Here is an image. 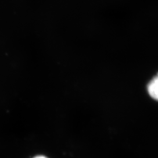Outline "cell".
I'll use <instances>...</instances> for the list:
<instances>
[{
  "instance_id": "6da1fadb",
  "label": "cell",
  "mask_w": 158,
  "mask_h": 158,
  "mask_svg": "<svg viewBox=\"0 0 158 158\" xmlns=\"http://www.w3.org/2000/svg\"><path fill=\"white\" fill-rule=\"evenodd\" d=\"M148 92L149 95L155 100L158 98V78L156 76L148 85Z\"/></svg>"
},
{
  "instance_id": "7a4b0ae2",
  "label": "cell",
  "mask_w": 158,
  "mask_h": 158,
  "mask_svg": "<svg viewBox=\"0 0 158 158\" xmlns=\"http://www.w3.org/2000/svg\"><path fill=\"white\" fill-rule=\"evenodd\" d=\"M34 158H47V157L41 156H37V157H34Z\"/></svg>"
}]
</instances>
